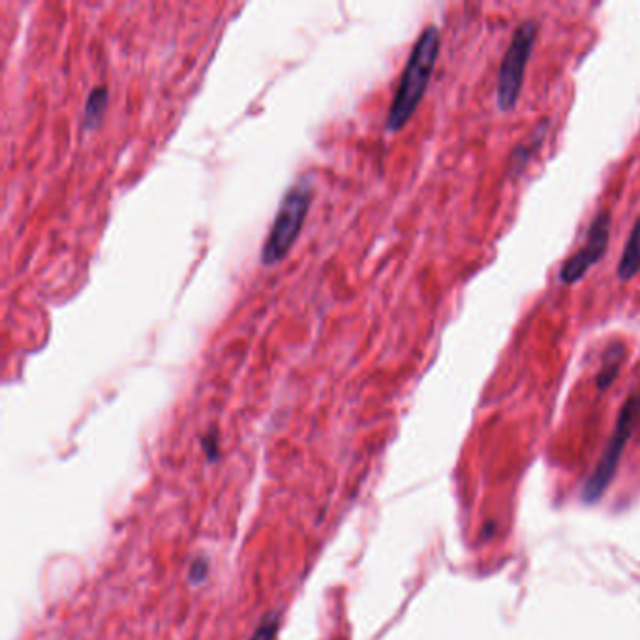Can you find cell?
Returning <instances> with one entry per match:
<instances>
[{
  "instance_id": "6da1fadb",
  "label": "cell",
  "mask_w": 640,
  "mask_h": 640,
  "mask_svg": "<svg viewBox=\"0 0 640 640\" xmlns=\"http://www.w3.org/2000/svg\"><path fill=\"white\" fill-rule=\"evenodd\" d=\"M440 31L434 25H428L413 46L410 59L400 77L395 98L387 115V130L398 132L412 119L417 106L421 104L427 92L430 77L440 55Z\"/></svg>"
},
{
  "instance_id": "7a4b0ae2",
  "label": "cell",
  "mask_w": 640,
  "mask_h": 640,
  "mask_svg": "<svg viewBox=\"0 0 640 640\" xmlns=\"http://www.w3.org/2000/svg\"><path fill=\"white\" fill-rule=\"evenodd\" d=\"M310 203H312V188L305 181L295 184L288 190V194L284 196L278 207L271 231L263 244V250H261L263 265H275L290 254L305 224Z\"/></svg>"
},
{
  "instance_id": "3957f363",
  "label": "cell",
  "mask_w": 640,
  "mask_h": 640,
  "mask_svg": "<svg viewBox=\"0 0 640 640\" xmlns=\"http://www.w3.org/2000/svg\"><path fill=\"white\" fill-rule=\"evenodd\" d=\"M640 415V395H631L624 402L614 432L610 436L609 445L603 453V457L599 460V464L595 466L594 473L588 477L586 485L582 488V500L588 503H594L605 494V490L609 488L610 481L616 473V468L620 464V458L624 453L625 445L629 442L637 419Z\"/></svg>"
},
{
  "instance_id": "277c9868",
  "label": "cell",
  "mask_w": 640,
  "mask_h": 640,
  "mask_svg": "<svg viewBox=\"0 0 640 640\" xmlns=\"http://www.w3.org/2000/svg\"><path fill=\"white\" fill-rule=\"evenodd\" d=\"M537 38V23L524 21L517 27L511 38V44L503 55L498 85H496V102L502 111H513L519 102L526 66L534 51Z\"/></svg>"
},
{
  "instance_id": "5b68a950",
  "label": "cell",
  "mask_w": 640,
  "mask_h": 640,
  "mask_svg": "<svg viewBox=\"0 0 640 640\" xmlns=\"http://www.w3.org/2000/svg\"><path fill=\"white\" fill-rule=\"evenodd\" d=\"M610 224H612L610 211H599L595 214L586 233L584 244L569 260L565 261L560 269V282H564L565 286H573L575 282L582 280L595 263L603 260L609 248Z\"/></svg>"
},
{
  "instance_id": "8992f818",
  "label": "cell",
  "mask_w": 640,
  "mask_h": 640,
  "mask_svg": "<svg viewBox=\"0 0 640 640\" xmlns=\"http://www.w3.org/2000/svg\"><path fill=\"white\" fill-rule=\"evenodd\" d=\"M624 359V344H612L605 350L603 357H601V368H599L597 378H595V385H597L599 391L609 389L614 380L618 378V374H620V370L624 366Z\"/></svg>"
},
{
  "instance_id": "52a82bcc",
  "label": "cell",
  "mask_w": 640,
  "mask_h": 640,
  "mask_svg": "<svg viewBox=\"0 0 640 640\" xmlns=\"http://www.w3.org/2000/svg\"><path fill=\"white\" fill-rule=\"evenodd\" d=\"M616 273L622 282H627L640 273V216L627 239Z\"/></svg>"
},
{
  "instance_id": "ba28073f",
  "label": "cell",
  "mask_w": 640,
  "mask_h": 640,
  "mask_svg": "<svg viewBox=\"0 0 640 640\" xmlns=\"http://www.w3.org/2000/svg\"><path fill=\"white\" fill-rule=\"evenodd\" d=\"M549 126L550 122H539L535 134H532L530 138L526 139L522 145H519V147L515 149V153L511 156V162H509V171H517V173H520L522 169L526 168V164L532 160V154L543 145Z\"/></svg>"
},
{
  "instance_id": "9c48e42d",
  "label": "cell",
  "mask_w": 640,
  "mask_h": 640,
  "mask_svg": "<svg viewBox=\"0 0 640 640\" xmlns=\"http://www.w3.org/2000/svg\"><path fill=\"white\" fill-rule=\"evenodd\" d=\"M107 106V89L106 87H96L91 91L87 104H85V122L87 126L98 124L100 119L104 117V111Z\"/></svg>"
},
{
  "instance_id": "30bf717a",
  "label": "cell",
  "mask_w": 640,
  "mask_h": 640,
  "mask_svg": "<svg viewBox=\"0 0 640 640\" xmlns=\"http://www.w3.org/2000/svg\"><path fill=\"white\" fill-rule=\"evenodd\" d=\"M276 635H278V616L273 614L258 627V631L250 640H276Z\"/></svg>"
},
{
  "instance_id": "8fae6325",
  "label": "cell",
  "mask_w": 640,
  "mask_h": 640,
  "mask_svg": "<svg viewBox=\"0 0 640 640\" xmlns=\"http://www.w3.org/2000/svg\"><path fill=\"white\" fill-rule=\"evenodd\" d=\"M207 575H209V564H207L205 558H199L190 567V580L192 582H201V580H205Z\"/></svg>"
},
{
  "instance_id": "7c38bea8",
  "label": "cell",
  "mask_w": 640,
  "mask_h": 640,
  "mask_svg": "<svg viewBox=\"0 0 640 640\" xmlns=\"http://www.w3.org/2000/svg\"><path fill=\"white\" fill-rule=\"evenodd\" d=\"M203 447L207 449V455H209V457L216 458V455H218V451H216V449H218V445H216V438H214V434L213 436L209 434V436L205 438V442H203Z\"/></svg>"
}]
</instances>
